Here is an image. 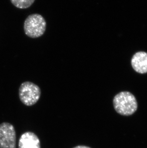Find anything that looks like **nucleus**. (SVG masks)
I'll use <instances>...</instances> for the list:
<instances>
[{
    "label": "nucleus",
    "mask_w": 147,
    "mask_h": 148,
    "mask_svg": "<svg viewBox=\"0 0 147 148\" xmlns=\"http://www.w3.org/2000/svg\"><path fill=\"white\" fill-rule=\"evenodd\" d=\"M113 106L116 111L123 116L132 115L137 108L136 97L129 92H121L114 97Z\"/></svg>",
    "instance_id": "1"
},
{
    "label": "nucleus",
    "mask_w": 147,
    "mask_h": 148,
    "mask_svg": "<svg viewBox=\"0 0 147 148\" xmlns=\"http://www.w3.org/2000/svg\"><path fill=\"white\" fill-rule=\"evenodd\" d=\"M46 28V20L42 15L38 14H30L24 22V29L25 35L32 38L43 36Z\"/></svg>",
    "instance_id": "2"
},
{
    "label": "nucleus",
    "mask_w": 147,
    "mask_h": 148,
    "mask_svg": "<svg viewBox=\"0 0 147 148\" xmlns=\"http://www.w3.org/2000/svg\"><path fill=\"white\" fill-rule=\"evenodd\" d=\"M41 90L37 85L31 82H22L19 89V96L22 103L27 106H32L40 98Z\"/></svg>",
    "instance_id": "3"
},
{
    "label": "nucleus",
    "mask_w": 147,
    "mask_h": 148,
    "mask_svg": "<svg viewBox=\"0 0 147 148\" xmlns=\"http://www.w3.org/2000/svg\"><path fill=\"white\" fill-rule=\"evenodd\" d=\"M16 136L13 125L8 122L0 124V148H16Z\"/></svg>",
    "instance_id": "4"
},
{
    "label": "nucleus",
    "mask_w": 147,
    "mask_h": 148,
    "mask_svg": "<svg viewBox=\"0 0 147 148\" xmlns=\"http://www.w3.org/2000/svg\"><path fill=\"white\" fill-rule=\"evenodd\" d=\"M19 148H41L37 136L32 132H26L21 135L18 143Z\"/></svg>",
    "instance_id": "5"
},
{
    "label": "nucleus",
    "mask_w": 147,
    "mask_h": 148,
    "mask_svg": "<svg viewBox=\"0 0 147 148\" xmlns=\"http://www.w3.org/2000/svg\"><path fill=\"white\" fill-rule=\"evenodd\" d=\"M131 65L134 70L140 73H147V53L140 51L136 53L131 59Z\"/></svg>",
    "instance_id": "6"
},
{
    "label": "nucleus",
    "mask_w": 147,
    "mask_h": 148,
    "mask_svg": "<svg viewBox=\"0 0 147 148\" xmlns=\"http://www.w3.org/2000/svg\"><path fill=\"white\" fill-rule=\"evenodd\" d=\"M12 3L17 8H28L35 2V0H10Z\"/></svg>",
    "instance_id": "7"
},
{
    "label": "nucleus",
    "mask_w": 147,
    "mask_h": 148,
    "mask_svg": "<svg viewBox=\"0 0 147 148\" xmlns=\"http://www.w3.org/2000/svg\"><path fill=\"white\" fill-rule=\"evenodd\" d=\"M73 148H91L90 147L86 146L84 145H79L77 146L76 147H74Z\"/></svg>",
    "instance_id": "8"
}]
</instances>
